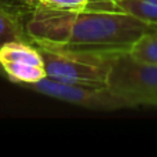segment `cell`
<instances>
[{
	"mask_svg": "<svg viewBox=\"0 0 157 157\" xmlns=\"http://www.w3.org/2000/svg\"><path fill=\"white\" fill-rule=\"evenodd\" d=\"M25 26L30 41L37 46L123 52L130 51L145 33L157 29V25L124 11H62L39 3Z\"/></svg>",
	"mask_w": 157,
	"mask_h": 157,
	"instance_id": "6da1fadb",
	"label": "cell"
},
{
	"mask_svg": "<svg viewBox=\"0 0 157 157\" xmlns=\"http://www.w3.org/2000/svg\"><path fill=\"white\" fill-rule=\"evenodd\" d=\"M37 48L44 59L47 77L87 84H106L114 61L123 54V51H92L50 46H37Z\"/></svg>",
	"mask_w": 157,
	"mask_h": 157,
	"instance_id": "7a4b0ae2",
	"label": "cell"
},
{
	"mask_svg": "<svg viewBox=\"0 0 157 157\" xmlns=\"http://www.w3.org/2000/svg\"><path fill=\"white\" fill-rule=\"evenodd\" d=\"M106 86L127 103L136 106H157V65L134 59L123 52L114 61Z\"/></svg>",
	"mask_w": 157,
	"mask_h": 157,
	"instance_id": "3957f363",
	"label": "cell"
},
{
	"mask_svg": "<svg viewBox=\"0 0 157 157\" xmlns=\"http://www.w3.org/2000/svg\"><path fill=\"white\" fill-rule=\"evenodd\" d=\"M25 88L90 110L113 112L120 109H128L127 103L117 97L106 84L59 81L51 77H46L37 83L28 84Z\"/></svg>",
	"mask_w": 157,
	"mask_h": 157,
	"instance_id": "277c9868",
	"label": "cell"
},
{
	"mask_svg": "<svg viewBox=\"0 0 157 157\" xmlns=\"http://www.w3.org/2000/svg\"><path fill=\"white\" fill-rule=\"evenodd\" d=\"M0 68L11 83L25 87L47 77L40 50L28 40H11L0 47Z\"/></svg>",
	"mask_w": 157,
	"mask_h": 157,
	"instance_id": "5b68a950",
	"label": "cell"
},
{
	"mask_svg": "<svg viewBox=\"0 0 157 157\" xmlns=\"http://www.w3.org/2000/svg\"><path fill=\"white\" fill-rule=\"evenodd\" d=\"M11 40L30 41V37L26 32V26L24 24V19L0 10V47L4 43ZM0 75L4 76L2 68H0Z\"/></svg>",
	"mask_w": 157,
	"mask_h": 157,
	"instance_id": "8992f818",
	"label": "cell"
},
{
	"mask_svg": "<svg viewBox=\"0 0 157 157\" xmlns=\"http://www.w3.org/2000/svg\"><path fill=\"white\" fill-rule=\"evenodd\" d=\"M114 11H124L145 22L157 25V0H119L114 4Z\"/></svg>",
	"mask_w": 157,
	"mask_h": 157,
	"instance_id": "52a82bcc",
	"label": "cell"
},
{
	"mask_svg": "<svg viewBox=\"0 0 157 157\" xmlns=\"http://www.w3.org/2000/svg\"><path fill=\"white\" fill-rule=\"evenodd\" d=\"M128 54L139 62L157 65V29L145 33L130 48Z\"/></svg>",
	"mask_w": 157,
	"mask_h": 157,
	"instance_id": "ba28073f",
	"label": "cell"
},
{
	"mask_svg": "<svg viewBox=\"0 0 157 157\" xmlns=\"http://www.w3.org/2000/svg\"><path fill=\"white\" fill-rule=\"evenodd\" d=\"M37 2L36 0H0V10L25 19L33 14Z\"/></svg>",
	"mask_w": 157,
	"mask_h": 157,
	"instance_id": "9c48e42d",
	"label": "cell"
},
{
	"mask_svg": "<svg viewBox=\"0 0 157 157\" xmlns=\"http://www.w3.org/2000/svg\"><path fill=\"white\" fill-rule=\"evenodd\" d=\"M39 4L52 8V10L81 11L88 7L90 0H40Z\"/></svg>",
	"mask_w": 157,
	"mask_h": 157,
	"instance_id": "30bf717a",
	"label": "cell"
},
{
	"mask_svg": "<svg viewBox=\"0 0 157 157\" xmlns=\"http://www.w3.org/2000/svg\"><path fill=\"white\" fill-rule=\"evenodd\" d=\"M119 0H90V4L87 8L91 10H106V11H114V4Z\"/></svg>",
	"mask_w": 157,
	"mask_h": 157,
	"instance_id": "8fae6325",
	"label": "cell"
},
{
	"mask_svg": "<svg viewBox=\"0 0 157 157\" xmlns=\"http://www.w3.org/2000/svg\"><path fill=\"white\" fill-rule=\"evenodd\" d=\"M36 2H37V3H39V0H36Z\"/></svg>",
	"mask_w": 157,
	"mask_h": 157,
	"instance_id": "7c38bea8",
	"label": "cell"
},
{
	"mask_svg": "<svg viewBox=\"0 0 157 157\" xmlns=\"http://www.w3.org/2000/svg\"><path fill=\"white\" fill-rule=\"evenodd\" d=\"M39 2H40V0H39Z\"/></svg>",
	"mask_w": 157,
	"mask_h": 157,
	"instance_id": "4fadbf2b",
	"label": "cell"
}]
</instances>
